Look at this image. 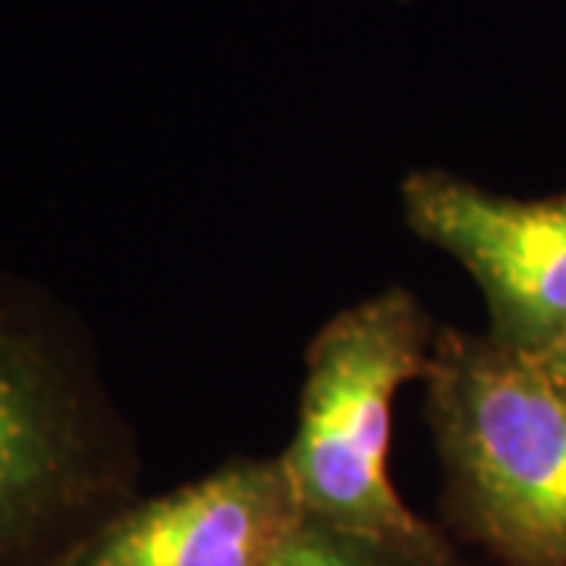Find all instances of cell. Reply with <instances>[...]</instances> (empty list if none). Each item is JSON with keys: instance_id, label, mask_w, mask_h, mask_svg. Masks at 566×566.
I'll use <instances>...</instances> for the list:
<instances>
[{"instance_id": "cell-6", "label": "cell", "mask_w": 566, "mask_h": 566, "mask_svg": "<svg viewBox=\"0 0 566 566\" xmlns=\"http://www.w3.org/2000/svg\"><path fill=\"white\" fill-rule=\"evenodd\" d=\"M264 566H472L450 542V535L428 545L378 542L356 532L305 520L300 532Z\"/></svg>"}, {"instance_id": "cell-7", "label": "cell", "mask_w": 566, "mask_h": 566, "mask_svg": "<svg viewBox=\"0 0 566 566\" xmlns=\"http://www.w3.org/2000/svg\"><path fill=\"white\" fill-rule=\"evenodd\" d=\"M532 359L545 368L547 378H551L554 385H560L566 390V334L564 337H557L551 346H545L542 353H535Z\"/></svg>"}, {"instance_id": "cell-5", "label": "cell", "mask_w": 566, "mask_h": 566, "mask_svg": "<svg viewBox=\"0 0 566 566\" xmlns=\"http://www.w3.org/2000/svg\"><path fill=\"white\" fill-rule=\"evenodd\" d=\"M303 523L281 453L233 457L186 485L139 494L57 566H264Z\"/></svg>"}, {"instance_id": "cell-3", "label": "cell", "mask_w": 566, "mask_h": 566, "mask_svg": "<svg viewBox=\"0 0 566 566\" xmlns=\"http://www.w3.org/2000/svg\"><path fill=\"white\" fill-rule=\"evenodd\" d=\"M441 324L409 286L340 308L305 346L296 431L281 450L305 520L378 542L428 545L444 528L409 510L390 482V412L422 381Z\"/></svg>"}, {"instance_id": "cell-2", "label": "cell", "mask_w": 566, "mask_h": 566, "mask_svg": "<svg viewBox=\"0 0 566 566\" xmlns=\"http://www.w3.org/2000/svg\"><path fill=\"white\" fill-rule=\"evenodd\" d=\"M441 513L497 566H566V390L528 353L444 327L424 365Z\"/></svg>"}, {"instance_id": "cell-1", "label": "cell", "mask_w": 566, "mask_h": 566, "mask_svg": "<svg viewBox=\"0 0 566 566\" xmlns=\"http://www.w3.org/2000/svg\"><path fill=\"white\" fill-rule=\"evenodd\" d=\"M139 494V434L88 322L0 268V566H57Z\"/></svg>"}, {"instance_id": "cell-4", "label": "cell", "mask_w": 566, "mask_h": 566, "mask_svg": "<svg viewBox=\"0 0 566 566\" xmlns=\"http://www.w3.org/2000/svg\"><path fill=\"white\" fill-rule=\"evenodd\" d=\"M406 227L479 286L497 344L542 353L566 334V192L513 199L444 167L400 180Z\"/></svg>"}]
</instances>
